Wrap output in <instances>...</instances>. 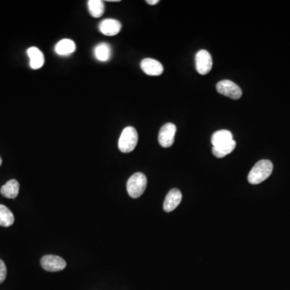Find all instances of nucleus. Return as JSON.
<instances>
[{"label": "nucleus", "mask_w": 290, "mask_h": 290, "mask_svg": "<svg viewBox=\"0 0 290 290\" xmlns=\"http://www.w3.org/2000/svg\"><path fill=\"white\" fill-rule=\"evenodd\" d=\"M195 64L196 70L202 75H206L210 72L212 69L213 60L211 55L208 51L202 49L199 51L195 57Z\"/></svg>", "instance_id": "5"}, {"label": "nucleus", "mask_w": 290, "mask_h": 290, "mask_svg": "<svg viewBox=\"0 0 290 290\" xmlns=\"http://www.w3.org/2000/svg\"><path fill=\"white\" fill-rule=\"evenodd\" d=\"M30 59V67L33 70H39L45 64V57L41 50L37 47H31L27 51Z\"/></svg>", "instance_id": "11"}, {"label": "nucleus", "mask_w": 290, "mask_h": 290, "mask_svg": "<svg viewBox=\"0 0 290 290\" xmlns=\"http://www.w3.org/2000/svg\"><path fill=\"white\" fill-rule=\"evenodd\" d=\"M176 132L177 127L174 123H168L162 126L158 136V141L160 146L163 148L171 147L175 140Z\"/></svg>", "instance_id": "6"}, {"label": "nucleus", "mask_w": 290, "mask_h": 290, "mask_svg": "<svg viewBox=\"0 0 290 290\" xmlns=\"http://www.w3.org/2000/svg\"><path fill=\"white\" fill-rule=\"evenodd\" d=\"M146 176L142 173H136L129 178L127 182V190L129 196L133 199H138L146 189Z\"/></svg>", "instance_id": "3"}, {"label": "nucleus", "mask_w": 290, "mask_h": 290, "mask_svg": "<svg viewBox=\"0 0 290 290\" xmlns=\"http://www.w3.org/2000/svg\"><path fill=\"white\" fill-rule=\"evenodd\" d=\"M138 143V133L133 127H127L123 129L119 139L118 147L119 150L124 153L133 152Z\"/></svg>", "instance_id": "2"}, {"label": "nucleus", "mask_w": 290, "mask_h": 290, "mask_svg": "<svg viewBox=\"0 0 290 290\" xmlns=\"http://www.w3.org/2000/svg\"><path fill=\"white\" fill-rule=\"evenodd\" d=\"M96 58L100 61H107L111 58V46L107 43H100L94 49Z\"/></svg>", "instance_id": "17"}, {"label": "nucleus", "mask_w": 290, "mask_h": 290, "mask_svg": "<svg viewBox=\"0 0 290 290\" xmlns=\"http://www.w3.org/2000/svg\"><path fill=\"white\" fill-rule=\"evenodd\" d=\"M273 163L269 160H261L255 164L247 176L248 182L251 185H258L269 178L273 173Z\"/></svg>", "instance_id": "1"}, {"label": "nucleus", "mask_w": 290, "mask_h": 290, "mask_svg": "<svg viewBox=\"0 0 290 290\" xmlns=\"http://www.w3.org/2000/svg\"><path fill=\"white\" fill-rule=\"evenodd\" d=\"M146 3L149 5H156L159 3V0H147Z\"/></svg>", "instance_id": "20"}, {"label": "nucleus", "mask_w": 290, "mask_h": 290, "mask_svg": "<svg viewBox=\"0 0 290 290\" xmlns=\"http://www.w3.org/2000/svg\"><path fill=\"white\" fill-rule=\"evenodd\" d=\"M236 141L232 140L229 141V142L225 143V144L213 147L212 152L214 154V156H216L217 158L225 157V156H228V155L233 152L234 149L236 148Z\"/></svg>", "instance_id": "14"}, {"label": "nucleus", "mask_w": 290, "mask_h": 290, "mask_svg": "<svg viewBox=\"0 0 290 290\" xmlns=\"http://www.w3.org/2000/svg\"><path fill=\"white\" fill-rule=\"evenodd\" d=\"M140 67L147 75L159 76L164 71L162 63L152 58H145L140 63Z\"/></svg>", "instance_id": "9"}, {"label": "nucleus", "mask_w": 290, "mask_h": 290, "mask_svg": "<svg viewBox=\"0 0 290 290\" xmlns=\"http://www.w3.org/2000/svg\"><path fill=\"white\" fill-rule=\"evenodd\" d=\"M41 265L48 272H59L67 267V262L58 255H46L42 257Z\"/></svg>", "instance_id": "7"}, {"label": "nucleus", "mask_w": 290, "mask_h": 290, "mask_svg": "<svg viewBox=\"0 0 290 290\" xmlns=\"http://www.w3.org/2000/svg\"><path fill=\"white\" fill-rule=\"evenodd\" d=\"M7 277V267L4 261L0 260V284L4 282Z\"/></svg>", "instance_id": "19"}, {"label": "nucleus", "mask_w": 290, "mask_h": 290, "mask_svg": "<svg viewBox=\"0 0 290 290\" xmlns=\"http://www.w3.org/2000/svg\"><path fill=\"white\" fill-rule=\"evenodd\" d=\"M182 200L181 191L177 189H173L166 195L164 202L163 208L166 212H172L175 210Z\"/></svg>", "instance_id": "8"}, {"label": "nucleus", "mask_w": 290, "mask_h": 290, "mask_svg": "<svg viewBox=\"0 0 290 290\" xmlns=\"http://www.w3.org/2000/svg\"><path fill=\"white\" fill-rule=\"evenodd\" d=\"M15 222L13 213L6 206L0 204V226L8 228Z\"/></svg>", "instance_id": "16"}, {"label": "nucleus", "mask_w": 290, "mask_h": 290, "mask_svg": "<svg viewBox=\"0 0 290 290\" xmlns=\"http://www.w3.org/2000/svg\"><path fill=\"white\" fill-rule=\"evenodd\" d=\"M101 34L108 37H113L119 34L122 28V24L119 20L114 19H105L100 23L99 26Z\"/></svg>", "instance_id": "10"}, {"label": "nucleus", "mask_w": 290, "mask_h": 290, "mask_svg": "<svg viewBox=\"0 0 290 290\" xmlns=\"http://www.w3.org/2000/svg\"><path fill=\"white\" fill-rule=\"evenodd\" d=\"M20 191V183L16 180L8 181L0 189L1 195L7 199H16Z\"/></svg>", "instance_id": "12"}, {"label": "nucleus", "mask_w": 290, "mask_h": 290, "mask_svg": "<svg viewBox=\"0 0 290 290\" xmlns=\"http://www.w3.org/2000/svg\"><path fill=\"white\" fill-rule=\"evenodd\" d=\"M76 50V45L70 39H63L55 45V52L60 56L71 54Z\"/></svg>", "instance_id": "13"}, {"label": "nucleus", "mask_w": 290, "mask_h": 290, "mask_svg": "<svg viewBox=\"0 0 290 290\" xmlns=\"http://www.w3.org/2000/svg\"><path fill=\"white\" fill-rule=\"evenodd\" d=\"M2 163H3L2 158H1V156H0V166H1Z\"/></svg>", "instance_id": "21"}, {"label": "nucleus", "mask_w": 290, "mask_h": 290, "mask_svg": "<svg viewBox=\"0 0 290 290\" xmlns=\"http://www.w3.org/2000/svg\"><path fill=\"white\" fill-rule=\"evenodd\" d=\"M88 8L90 15L93 18L101 17L104 13V4L101 0H90L88 1Z\"/></svg>", "instance_id": "18"}, {"label": "nucleus", "mask_w": 290, "mask_h": 290, "mask_svg": "<svg viewBox=\"0 0 290 290\" xmlns=\"http://www.w3.org/2000/svg\"><path fill=\"white\" fill-rule=\"evenodd\" d=\"M217 91L222 95L232 100H239L242 97V90L240 86L230 80H222L216 85Z\"/></svg>", "instance_id": "4"}, {"label": "nucleus", "mask_w": 290, "mask_h": 290, "mask_svg": "<svg viewBox=\"0 0 290 290\" xmlns=\"http://www.w3.org/2000/svg\"><path fill=\"white\" fill-rule=\"evenodd\" d=\"M232 140H233V135L230 131L220 130L213 134L211 137V143H212L213 147L218 146L220 144L229 142Z\"/></svg>", "instance_id": "15"}]
</instances>
